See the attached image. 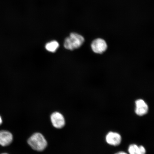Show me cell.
Masks as SVG:
<instances>
[{
    "label": "cell",
    "instance_id": "obj_13",
    "mask_svg": "<svg viewBox=\"0 0 154 154\" xmlns=\"http://www.w3.org/2000/svg\"><path fill=\"white\" fill-rule=\"evenodd\" d=\"M6 154V153H3V154Z\"/></svg>",
    "mask_w": 154,
    "mask_h": 154
},
{
    "label": "cell",
    "instance_id": "obj_5",
    "mask_svg": "<svg viewBox=\"0 0 154 154\" xmlns=\"http://www.w3.org/2000/svg\"><path fill=\"white\" fill-rule=\"evenodd\" d=\"M91 49L94 52L101 54L104 52L107 48V45L104 40L101 38H98L92 42Z\"/></svg>",
    "mask_w": 154,
    "mask_h": 154
},
{
    "label": "cell",
    "instance_id": "obj_8",
    "mask_svg": "<svg viewBox=\"0 0 154 154\" xmlns=\"http://www.w3.org/2000/svg\"><path fill=\"white\" fill-rule=\"evenodd\" d=\"M59 47V44L58 42L55 40H53L49 42L46 44L45 47L46 50L48 51L51 53L55 52L57 51Z\"/></svg>",
    "mask_w": 154,
    "mask_h": 154
},
{
    "label": "cell",
    "instance_id": "obj_6",
    "mask_svg": "<svg viewBox=\"0 0 154 154\" xmlns=\"http://www.w3.org/2000/svg\"><path fill=\"white\" fill-rule=\"evenodd\" d=\"M51 120L53 126L57 128H62L65 125L64 117L58 112H54L51 115Z\"/></svg>",
    "mask_w": 154,
    "mask_h": 154
},
{
    "label": "cell",
    "instance_id": "obj_12",
    "mask_svg": "<svg viewBox=\"0 0 154 154\" xmlns=\"http://www.w3.org/2000/svg\"><path fill=\"white\" fill-rule=\"evenodd\" d=\"M2 123V119L1 116H0V125H1Z\"/></svg>",
    "mask_w": 154,
    "mask_h": 154
},
{
    "label": "cell",
    "instance_id": "obj_3",
    "mask_svg": "<svg viewBox=\"0 0 154 154\" xmlns=\"http://www.w3.org/2000/svg\"><path fill=\"white\" fill-rule=\"evenodd\" d=\"M105 140L109 145L117 146L120 145L122 141V137L119 133L116 132H109L106 135Z\"/></svg>",
    "mask_w": 154,
    "mask_h": 154
},
{
    "label": "cell",
    "instance_id": "obj_2",
    "mask_svg": "<svg viewBox=\"0 0 154 154\" xmlns=\"http://www.w3.org/2000/svg\"><path fill=\"white\" fill-rule=\"evenodd\" d=\"M28 143L32 149L36 151H41L45 149L47 142L42 134L36 133L29 138Z\"/></svg>",
    "mask_w": 154,
    "mask_h": 154
},
{
    "label": "cell",
    "instance_id": "obj_4",
    "mask_svg": "<svg viewBox=\"0 0 154 154\" xmlns=\"http://www.w3.org/2000/svg\"><path fill=\"white\" fill-rule=\"evenodd\" d=\"M135 109L134 112L139 116H143L147 114L149 111V106L143 100L139 99L135 102Z\"/></svg>",
    "mask_w": 154,
    "mask_h": 154
},
{
    "label": "cell",
    "instance_id": "obj_10",
    "mask_svg": "<svg viewBox=\"0 0 154 154\" xmlns=\"http://www.w3.org/2000/svg\"><path fill=\"white\" fill-rule=\"evenodd\" d=\"M146 148L143 146H138V154H146Z\"/></svg>",
    "mask_w": 154,
    "mask_h": 154
},
{
    "label": "cell",
    "instance_id": "obj_9",
    "mask_svg": "<svg viewBox=\"0 0 154 154\" xmlns=\"http://www.w3.org/2000/svg\"><path fill=\"white\" fill-rule=\"evenodd\" d=\"M138 147L136 144H131L128 147V154H138Z\"/></svg>",
    "mask_w": 154,
    "mask_h": 154
},
{
    "label": "cell",
    "instance_id": "obj_11",
    "mask_svg": "<svg viewBox=\"0 0 154 154\" xmlns=\"http://www.w3.org/2000/svg\"><path fill=\"white\" fill-rule=\"evenodd\" d=\"M115 154H128V153L125 152L124 151H120L118 152H117L116 153H115Z\"/></svg>",
    "mask_w": 154,
    "mask_h": 154
},
{
    "label": "cell",
    "instance_id": "obj_7",
    "mask_svg": "<svg viewBox=\"0 0 154 154\" xmlns=\"http://www.w3.org/2000/svg\"><path fill=\"white\" fill-rule=\"evenodd\" d=\"M13 140L12 134L8 131H0V145L6 146L9 145Z\"/></svg>",
    "mask_w": 154,
    "mask_h": 154
},
{
    "label": "cell",
    "instance_id": "obj_1",
    "mask_svg": "<svg viewBox=\"0 0 154 154\" xmlns=\"http://www.w3.org/2000/svg\"><path fill=\"white\" fill-rule=\"evenodd\" d=\"M85 41L83 36L76 33H72L65 39L64 47L69 50L78 49L81 47Z\"/></svg>",
    "mask_w": 154,
    "mask_h": 154
}]
</instances>
